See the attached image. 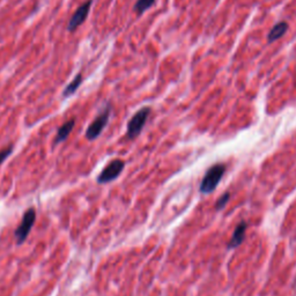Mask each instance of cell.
Segmentation results:
<instances>
[{"label":"cell","instance_id":"cell-1","mask_svg":"<svg viewBox=\"0 0 296 296\" xmlns=\"http://www.w3.org/2000/svg\"><path fill=\"white\" fill-rule=\"evenodd\" d=\"M225 171L226 166L222 165V163H216V165L211 167L206 171V174H205L203 181L200 183L199 190L201 193L209 194L215 190L220 181H221L222 176L225 175Z\"/></svg>","mask_w":296,"mask_h":296},{"label":"cell","instance_id":"cell-2","mask_svg":"<svg viewBox=\"0 0 296 296\" xmlns=\"http://www.w3.org/2000/svg\"><path fill=\"white\" fill-rule=\"evenodd\" d=\"M150 115V108L145 106L141 108L137 113H134L133 117L130 119L127 124V139H134L138 135L140 134V132L143 131V128L146 124L148 117Z\"/></svg>","mask_w":296,"mask_h":296},{"label":"cell","instance_id":"cell-3","mask_svg":"<svg viewBox=\"0 0 296 296\" xmlns=\"http://www.w3.org/2000/svg\"><path fill=\"white\" fill-rule=\"evenodd\" d=\"M35 220H36V211L35 209H33V207H30V209H28L26 211V213L23 214L20 225H19L17 231L14 233V236L15 238H17L18 244L23 243V242L26 241L27 236L29 235L31 228H33L34 223H35Z\"/></svg>","mask_w":296,"mask_h":296},{"label":"cell","instance_id":"cell-4","mask_svg":"<svg viewBox=\"0 0 296 296\" xmlns=\"http://www.w3.org/2000/svg\"><path fill=\"white\" fill-rule=\"evenodd\" d=\"M110 113H111V106H106L105 110L94 119V122L88 127L86 131V137L88 140H95L102 133V131L105 130V127L109 122Z\"/></svg>","mask_w":296,"mask_h":296},{"label":"cell","instance_id":"cell-5","mask_svg":"<svg viewBox=\"0 0 296 296\" xmlns=\"http://www.w3.org/2000/svg\"><path fill=\"white\" fill-rule=\"evenodd\" d=\"M125 167V162L122 160H112L105 169L102 170V172L97 177V183L99 184H106L112 182L113 179H116L119 175L122 174L123 169Z\"/></svg>","mask_w":296,"mask_h":296},{"label":"cell","instance_id":"cell-6","mask_svg":"<svg viewBox=\"0 0 296 296\" xmlns=\"http://www.w3.org/2000/svg\"><path fill=\"white\" fill-rule=\"evenodd\" d=\"M92 4H93L92 0H87L85 4L81 5L80 7L75 11V13L73 14V17L71 18V20L67 24L68 30L70 31L77 30V28H79V26H81V24L86 21L88 14H89L90 7H92Z\"/></svg>","mask_w":296,"mask_h":296},{"label":"cell","instance_id":"cell-7","mask_svg":"<svg viewBox=\"0 0 296 296\" xmlns=\"http://www.w3.org/2000/svg\"><path fill=\"white\" fill-rule=\"evenodd\" d=\"M245 232H247V223L245 222L238 223L237 227L235 228L234 234H233V236H232L231 242L228 243V248L229 249L237 248L238 245H240L244 240Z\"/></svg>","mask_w":296,"mask_h":296},{"label":"cell","instance_id":"cell-8","mask_svg":"<svg viewBox=\"0 0 296 296\" xmlns=\"http://www.w3.org/2000/svg\"><path fill=\"white\" fill-rule=\"evenodd\" d=\"M287 29H288V24L287 22L285 21H281L279 22V23L275 24L272 29H271L269 35H267V41H269V43H273L275 42V41H278L279 39H281V37L286 34Z\"/></svg>","mask_w":296,"mask_h":296},{"label":"cell","instance_id":"cell-9","mask_svg":"<svg viewBox=\"0 0 296 296\" xmlns=\"http://www.w3.org/2000/svg\"><path fill=\"white\" fill-rule=\"evenodd\" d=\"M74 124H75L74 119H70V121L66 122L65 124L63 125L61 128H59L58 132H57V135H56L55 145L61 144V143H63V141H65L66 139H67V137L70 135L72 130H73Z\"/></svg>","mask_w":296,"mask_h":296},{"label":"cell","instance_id":"cell-10","mask_svg":"<svg viewBox=\"0 0 296 296\" xmlns=\"http://www.w3.org/2000/svg\"><path fill=\"white\" fill-rule=\"evenodd\" d=\"M81 83H83V75L79 73V74H77V77H75L73 79V80H72L71 83L67 85V87L65 88V90H64V93H63V95H64L65 97L73 95V94L78 90V88L80 87Z\"/></svg>","mask_w":296,"mask_h":296},{"label":"cell","instance_id":"cell-11","mask_svg":"<svg viewBox=\"0 0 296 296\" xmlns=\"http://www.w3.org/2000/svg\"><path fill=\"white\" fill-rule=\"evenodd\" d=\"M155 1L156 0H138V1L135 2L133 9L139 15L144 14L148 8L152 7V6L155 4Z\"/></svg>","mask_w":296,"mask_h":296},{"label":"cell","instance_id":"cell-12","mask_svg":"<svg viewBox=\"0 0 296 296\" xmlns=\"http://www.w3.org/2000/svg\"><path fill=\"white\" fill-rule=\"evenodd\" d=\"M229 197H231V193H228V192L223 194V196L221 198H220V199L218 201H216L215 209L218 210V211L225 209V206L227 205V203H228V201H229Z\"/></svg>","mask_w":296,"mask_h":296},{"label":"cell","instance_id":"cell-13","mask_svg":"<svg viewBox=\"0 0 296 296\" xmlns=\"http://www.w3.org/2000/svg\"><path fill=\"white\" fill-rule=\"evenodd\" d=\"M12 152H13V146H9L5 148V149L0 150V166L2 165V162H5V160L11 155Z\"/></svg>","mask_w":296,"mask_h":296}]
</instances>
